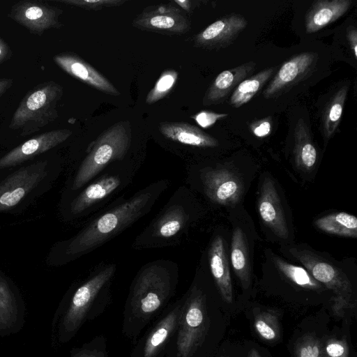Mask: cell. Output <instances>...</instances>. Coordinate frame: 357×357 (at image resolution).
Masks as SVG:
<instances>
[{
    "mask_svg": "<svg viewBox=\"0 0 357 357\" xmlns=\"http://www.w3.org/2000/svg\"><path fill=\"white\" fill-rule=\"evenodd\" d=\"M176 277L158 264L144 268L130 285L123 312V335L133 342L167 307Z\"/></svg>",
    "mask_w": 357,
    "mask_h": 357,
    "instance_id": "1",
    "label": "cell"
},
{
    "mask_svg": "<svg viewBox=\"0 0 357 357\" xmlns=\"http://www.w3.org/2000/svg\"><path fill=\"white\" fill-rule=\"evenodd\" d=\"M152 199L149 191L135 195L98 217L73 237L56 243L47 255V264L63 265L100 246L141 217Z\"/></svg>",
    "mask_w": 357,
    "mask_h": 357,
    "instance_id": "2",
    "label": "cell"
},
{
    "mask_svg": "<svg viewBox=\"0 0 357 357\" xmlns=\"http://www.w3.org/2000/svg\"><path fill=\"white\" fill-rule=\"evenodd\" d=\"M56 162L46 155L0 176V213H18L50 190L59 174Z\"/></svg>",
    "mask_w": 357,
    "mask_h": 357,
    "instance_id": "3",
    "label": "cell"
},
{
    "mask_svg": "<svg viewBox=\"0 0 357 357\" xmlns=\"http://www.w3.org/2000/svg\"><path fill=\"white\" fill-rule=\"evenodd\" d=\"M183 296L178 328L165 357H204L212 327L207 294L193 284Z\"/></svg>",
    "mask_w": 357,
    "mask_h": 357,
    "instance_id": "4",
    "label": "cell"
},
{
    "mask_svg": "<svg viewBox=\"0 0 357 357\" xmlns=\"http://www.w3.org/2000/svg\"><path fill=\"white\" fill-rule=\"evenodd\" d=\"M115 266L103 268L79 285L72 294L61 323V337L69 340L82 325L99 317L110 302L109 285Z\"/></svg>",
    "mask_w": 357,
    "mask_h": 357,
    "instance_id": "5",
    "label": "cell"
},
{
    "mask_svg": "<svg viewBox=\"0 0 357 357\" xmlns=\"http://www.w3.org/2000/svg\"><path fill=\"white\" fill-rule=\"evenodd\" d=\"M132 140L129 121H121L106 129L97 138L92 149L79 165L70 190H78L109 163L121 160L127 153Z\"/></svg>",
    "mask_w": 357,
    "mask_h": 357,
    "instance_id": "6",
    "label": "cell"
},
{
    "mask_svg": "<svg viewBox=\"0 0 357 357\" xmlns=\"http://www.w3.org/2000/svg\"><path fill=\"white\" fill-rule=\"evenodd\" d=\"M63 87L54 81L38 85L27 93L13 115L9 128L21 137L35 133L58 118L57 105Z\"/></svg>",
    "mask_w": 357,
    "mask_h": 357,
    "instance_id": "7",
    "label": "cell"
},
{
    "mask_svg": "<svg viewBox=\"0 0 357 357\" xmlns=\"http://www.w3.org/2000/svg\"><path fill=\"white\" fill-rule=\"evenodd\" d=\"M183 296L169 304L135 341L128 357H164L178 328Z\"/></svg>",
    "mask_w": 357,
    "mask_h": 357,
    "instance_id": "8",
    "label": "cell"
},
{
    "mask_svg": "<svg viewBox=\"0 0 357 357\" xmlns=\"http://www.w3.org/2000/svg\"><path fill=\"white\" fill-rule=\"evenodd\" d=\"M290 251L317 281L335 293L333 312L337 317H343L345 311L353 306V291L347 278L332 264L308 250L291 249Z\"/></svg>",
    "mask_w": 357,
    "mask_h": 357,
    "instance_id": "9",
    "label": "cell"
},
{
    "mask_svg": "<svg viewBox=\"0 0 357 357\" xmlns=\"http://www.w3.org/2000/svg\"><path fill=\"white\" fill-rule=\"evenodd\" d=\"M72 135L68 129L45 132L16 146L0 156V176L34 160L66 141Z\"/></svg>",
    "mask_w": 357,
    "mask_h": 357,
    "instance_id": "10",
    "label": "cell"
},
{
    "mask_svg": "<svg viewBox=\"0 0 357 357\" xmlns=\"http://www.w3.org/2000/svg\"><path fill=\"white\" fill-rule=\"evenodd\" d=\"M137 29L180 35L188 32L190 23L180 9L171 4H159L144 9L133 20Z\"/></svg>",
    "mask_w": 357,
    "mask_h": 357,
    "instance_id": "11",
    "label": "cell"
},
{
    "mask_svg": "<svg viewBox=\"0 0 357 357\" xmlns=\"http://www.w3.org/2000/svg\"><path fill=\"white\" fill-rule=\"evenodd\" d=\"M61 9L45 2L20 1L11 7L9 17L31 33L42 35L48 29L61 26Z\"/></svg>",
    "mask_w": 357,
    "mask_h": 357,
    "instance_id": "12",
    "label": "cell"
},
{
    "mask_svg": "<svg viewBox=\"0 0 357 357\" xmlns=\"http://www.w3.org/2000/svg\"><path fill=\"white\" fill-rule=\"evenodd\" d=\"M317 55L303 52L285 61L263 92L265 98L278 96L305 78L315 68Z\"/></svg>",
    "mask_w": 357,
    "mask_h": 357,
    "instance_id": "13",
    "label": "cell"
},
{
    "mask_svg": "<svg viewBox=\"0 0 357 357\" xmlns=\"http://www.w3.org/2000/svg\"><path fill=\"white\" fill-rule=\"evenodd\" d=\"M247 20L238 14H230L215 21L194 38L196 46L217 49L230 45L246 28Z\"/></svg>",
    "mask_w": 357,
    "mask_h": 357,
    "instance_id": "14",
    "label": "cell"
},
{
    "mask_svg": "<svg viewBox=\"0 0 357 357\" xmlns=\"http://www.w3.org/2000/svg\"><path fill=\"white\" fill-rule=\"evenodd\" d=\"M54 61L66 73L96 90L110 96H116L120 94L105 76L77 55L61 53L55 55Z\"/></svg>",
    "mask_w": 357,
    "mask_h": 357,
    "instance_id": "15",
    "label": "cell"
},
{
    "mask_svg": "<svg viewBox=\"0 0 357 357\" xmlns=\"http://www.w3.org/2000/svg\"><path fill=\"white\" fill-rule=\"evenodd\" d=\"M261 219L278 237H288L289 230L280 197L272 180L264 179L258 201Z\"/></svg>",
    "mask_w": 357,
    "mask_h": 357,
    "instance_id": "16",
    "label": "cell"
},
{
    "mask_svg": "<svg viewBox=\"0 0 357 357\" xmlns=\"http://www.w3.org/2000/svg\"><path fill=\"white\" fill-rule=\"evenodd\" d=\"M204 188L207 196L213 202L220 204L236 203L243 190L238 176L226 169L208 172L204 177Z\"/></svg>",
    "mask_w": 357,
    "mask_h": 357,
    "instance_id": "17",
    "label": "cell"
},
{
    "mask_svg": "<svg viewBox=\"0 0 357 357\" xmlns=\"http://www.w3.org/2000/svg\"><path fill=\"white\" fill-rule=\"evenodd\" d=\"M119 178L114 176H104L85 188L67 204L65 215L75 217L89 206L105 198L120 185Z\"/></svg>",
    "mask_w": 357,
    "mask_h": 357,
    "instance_id": "18",
    "label": "cell"
},
{
    "mask_svg": "<svg viewBox=\"0 0 357 357\" xmlns=\"http://www.w3.org/2000/svg\"><path fill=\"white\" fill-rule=\"evenodd\" d=\"M351 0H318L312 3L305 17L308 33H315L335 22L349 9Z\"/></svg>",
    "mask_w": 357,
    "mask_h": 357,
    "instance_id": "19",
    "label": "cell"
},
{
    "mask_svg": "<svg viewBox=\"0 0 357 357\" xmlns=\"http://www.w3.org/2000/svg\"><path fill=\"white\" fill-rule=\"evenodd\" d=\"M255 67V63L250 61L221 72L207 89L203 98V105L208 106L222 102L228 94L253 71Z\"/></svg>",
    "mask_w": 357,
    "mask_h": 357,
    "instance_id": "20",
    "label": "cell"
},
{
    "mask_svg": "<svg viewBox=\"0 0 357 357\" xmlns=\"http://www.w3.org/2000/svg\"><path fill=\"white\" fill-rule=\"evenodd\" d=\"M166 138L180 144L200 147H215L218 145L215 138L198 127L185 122H161L158 126Z\"/></svg>",
    "mask_w": 357,
    "mask_h": 357,
    "instance_id": "21",
    "label": "cell"
},
{
    "mask_svg": "<svg viewBox=\"0 0 357 357\" xmlns=\"http://www.w3.org/2000/svg\"><path fill=\"white\" fill-rule=\"evenodd\" d=\"M208 259L211 273L222 300L227 303H231L233 291L230 271L223 240L220 236L213 239L209 249Z\"/></svg>",
    "mask_w": 357,
    "mask_h": 357,
    "instance_id": "22",
    "label": "cell"
},
{
    "mask_svg": "<svg viewBox=\"0 0 357 357\" xmlns=\"http://www.w3.org/2000/svg\"><path fill=\"white\" fill-rule=\"evenodd\" d=\"M294 153L296 165L304 170H310L314 166L317 153L312 142L308 126L303 119H299L294 130Z\"/></svg>",
    "mask_w": 357,
    "mask_h": 357,
    "instance_id": "23",
    "label": "cell"
},
{
    "mask_svg": "<svg viewBox=\"0 0 357 357\" xmlns=\"http://www.w3.org/2000/svg\"><path fill=\"white\" fill-rule=\"evenodd\" d=\"M231 261L236 274L244 289L250 284V265L245 235L241 229L233 231L231 244Z\"/></svg>",
    "mask_w": 357,
    "mask_h": 357,
    "instance_id": "24",
    "label": "cell"
},
{
    "mask_svg": "<svg viewBox=\"0 0 357 357\" xmlns=\"http://www.w3.org/2000/svg\"><path fill=\"white\" fill-rule=\"evenodd\" d=\"M314 223L320 230L330 234L351 238L357 236V218L345 212L323 216Z\"/></svg>",
    "mask_w": 357,
    "mask_h": 357,
    "instance_id": "25",
    "label": "cell"
},
{
    "mask_svg": "<svg viewBox=\"0 0 357 357\" xmlns=\"http://www.w3.org/2000/svg\"><path fill=\"white\" fill-rule=\"evenodd\" d=\"M275 68H266L251 77L243 80L234 90L230 105L238 108L249 102L273 75Z\"/></svg>",
    "mask_w": 357,
    "mask_h": 357,
    "instance_id": "26",
    "label": "cell"
},
{
    "mask_svg": "<svg viewBox=\"0 0 357 357\" xmlns=\"http://www.w3.org/2000/svg\"><path fill=\"white\" fill-rule=\"evenodd\" d=\"M348 89V84L341 86L331 98L324 111L323 130L327 139L335 134L340 123Z\"/></svg>",
    "mask_w": 357,
    "mask_h": 357,
    "instance_id": "27",
    "label": "cell"
},
{
    "mask_svg": "<svg viewBox=\"0 0 357 357\" xmlns=\"http://www.w3.org/2000/svg\"><path fill=\"white\" fill-rule=\"evenodd\" d=\"M17 301L11 284L0 271V329L9 328L15 321Z\"/></svg>",
    "mask_w": 357,
    "mask_h": 357,
    "instance_id": "28",
    "label": "cell"
},
{
    "mask_svg": "<svg viewBox=\"0 0 357 357\" xmlns=\"http://www.w3.org/2000/svg\"><path fill=\"white\" fill-rule=\"evenodd\" d=\"M273 261L280 272L297 285L312 290L321 287L319 282L303 268L289 264L280 257L274 258Z\"/></svg>",
    "mask_w": 357,
    "mask_h": 357,
    "instance_id": "29",
    "label": "cell"
},
{
    "mask_svg": "<svg viewBox=\"0 0 357 357\" xmlns=\"http://www.w3.org/2000/svg\"><path fill=\"white\" fill-rule=\"evenodd\" d=\"M185 222V213L182 208L174 207L162 216L155 226V235L161 238H170L180 231Z\"/></svg>",
    "mask_w": 357,
    "mask_h": 357,
    "instance_id": "30",
    "label": "cell"
},
{
    "mask_svg": "<svg viewBox=\"0 0 357 357\" xmlns=\"http://www.w3.org/2000/svg\"><path fill=\"white\" fill-rule=\"evenodd\" d=\"M178 79V72L167 70L162 73L153 88L146 97V103L153 104L165 98L173 89Z\"/></svg>",
    "mask_w": 357,
    "mask_h": 357,
    "instance_id": "31",
    "label": "cell"
},
{
    "mask_svg": "<svg viewBox=\"0 0 357 357\" xmlns=\"http://www.w3.org/2000/svg\"><path fill=\"white\" fill-rule=\"evenodd\" d=\"M254 326L258 335L265 340L275 341L280 336L279 321L272 312L258 313L255 317Z\"/></svg>",
    "mask_w": 357,
    "mask_h": 357,
    "instance_id": "32",
    "label": "cell"
},
{
    "mask_svg": "<svg viewBox=\"0 0 357 357\" xmlns=\"http://www.w3.org/2000/svg\"><path fill=\"white\" fill-rule=\"evenodd\" d=\"M295 357H324L322 343L314 334L299 337L294 346Z\"/></svg>",
    "mask_w": 357,
    "mask_h": 357,
    "instance_id": "33",
    "label": "cell"
},
{
    "mask_svg": "<svg viewBox=\"0 0 357 357\" xmlns=\"http://www.w3.org/2000/svg\"><path fill=\"white\" fill-rule=\"evenodd\" d=\"M71 357H108L105 336H96L82 347L75 349Z\"/></svg>",
    "mask_w": 357,
    "mask_h": 357,
    "instance_id": "34",
    "label": "cell"
},
{
    "mask_svg": "<svg viewBox=\"0 0 357 357\" xmlns=\"http://www.w3.org/2000/svg\"><path fill=\"white\" fill-rule=\"evenodd\" d=\"M59 1L89 10H101L104 8L119 6L126 2L124 0H61Z\"/></svg>",
    "mask_w": 357,
    "mask_h": 357,
    "instance_id": "35",
    "label": "cell"
},
{
    "mask_svg": "<svg viewBox=\"0 0 357 357\" xmlns=\"http://www.w3.org/2000/svg\"><path fill=\"white\" fill-rule=\"evenodd\" d=\"M322 347L324 357H349V347L345 339L329 338Z\"/></svg>",
    "mask_w": 357,
    "mask_h": 357,
    "instance_id": "36",
    "label": "cell"
},
{
    "mask_svg": "<svg viewBox=\"0 0 357 357\" xmlns=\"http://www.w3.org/2000/svg\"><path fill=\"white\" fill-rule=\"evenodd\" d=\"M228 116L225 113H217L212 111L203 110L192 115L191 118L203 128H208L214 125L218 121Z\"/></svg>",
    "mask_w": 357,
    "mask_h": 357,
    "instance_id": "37",
    "label": "cell"
},
{
    "mask_svg": "<svg viewBox=\"0 0 357 357\" xmlns=\"http://www.w3.org/2000/svg\"><path fill=\"white\" fill-rule=\"evenodd\" d=\"M250 128L253 134L258 137L268 136L271 131V119L267 117L257 120L250 124Z\"/></svg>",
    "mask_w": 357,
    "mask_h": 357,
    "instance_id": "38",
    "label": "cell"
},
{
    "mask_svg": "<svg viewBox=\"0 0 357 357\" xmlns=\"http://www.w3.org/2000/svg\"><path fill=\"white\" fill-rule=\"evenodd\" d=\"M347 37L350 49L354 52L355 59L357 58V31L354 26H349L347 31Z\"/></svg>",
    "mask_w": 357,
    "mask_h": 357,
    "instance_id": "39",
    "label": "cell"
},
{
    "mask_svg": "<svg viewBox=\"0 0 357 357\" xmlns=\"http://www.w3.org/2000/svg\"><path fill=\"white\" fill-rule=\"evenodd\" d=\"M10 56V50L3 39L0 38V63Z\"/></svg>",
    "mask_w": 357,
    "mask_h": 357,
    "instance_id": "40",
    "label": "cell"
},
{
    "mask_svg": "<svg viewBox=\"0 0 357 357\" xmlns=\"http://www.w3.org/2000/svg\"><path fill=\"white\" fill-rule=\"evenodd\" d=\"M11 78H0V98L13 86Z\"/></svg>",
    "mask_w": 357,
    "mask_h": 357,
    "instance_id": "41",
    "label": "cell"
},
{
    "mask_svg": "<svg viewBox=\"0 0 357 357\" xmlns=\"http://www.w3.org/2000/svg\"><path fill=\"white\" fill-rule=\"evenodd\" d=\"M174 3L183 10L190 12L192 10V1L189 0H175Z\"/></svg>",
    "mask_w": 357,
    "mask_h": 357,
    "instance_id": "42",
    "label": "cell"
},
{
    "mask_svg": "<svg viewBox=\"0 0 357 357\" xmlns=\"http://www.w3.org/2000/svg\"><path fill=\"white\" fill-rule=\"evenodd\" d=\"M248 357H261L258 351L255 349H252L249 353Z\"/></svg>",
    "mask_w": 357,
    "mask_h": 357,
    "instance_id": "43",
    "label": "cell"
},
{
    "mask_svg": "<svg viewBox=\"0 0 357 357\" xmlns=\"http://www.w3.org/2000/svg\"></svg>",
    "mask_w": 357,
    "mask_h": 357,
    "instance_id": "44",
    "label": "cell"
}]
</instances>
